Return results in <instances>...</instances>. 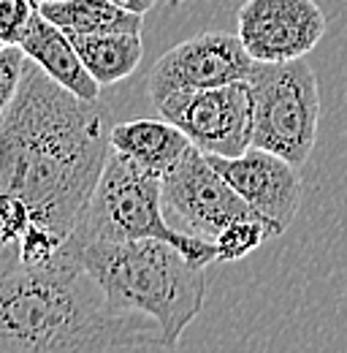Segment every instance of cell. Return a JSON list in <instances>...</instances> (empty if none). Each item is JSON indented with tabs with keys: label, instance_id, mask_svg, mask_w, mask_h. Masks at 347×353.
<instances>
[{
	"label": "cell",
	"instance_id": "obj_15",
	"mask_svg": "<svg viewBox=\"0 0 347 353\" xmlns=\"http://www.w3.org/2000/svg\"><path fill=\"white\" fill-rule=\"evenodd\" d=\"M269 236H271V231L260 218H239V221L228 223L212 239L217 250V261H222V264L242 261L250 253H255Z\"/></svg>",
	"mask_w": 347,
	"mask_h": 353
},
{
	"label": "cell",
	"instance_id": "obj_20",
	"mask_svg": "<svg viewBox=\"0 0 347 353\" xmlns=\"http://www.w3.org/2000/svg\"><path fill=\"white\" fill-rule=\"evenodd\" d=\"M171 3H187V0H171Z\"/></svg>",
	"mask_w": 347,
	"mask_h": 353
},
{
	"label": "cell",
	"instance_id": "obj_10",
	"mask_svg": "<svg viewBox=\"0 0 347 353\" xmlns=\"http://www.w3.org/2000/svg\"><path fill=\"white\" fill-rule=\"evenodd\" d=\"M207 158L225 176V182L263 218L271 236L288 231L302 204V179L296 163L260 147H247L242 155L233 158Z\"/></svg>",
	"mask_w": 347,
	"mask_h": 353
},
{
	"label": "cell",
	"instance_id": "obj_12",
	"mask_svg": "<svg viewBox=\"0 0 347 353\" xmlns=\"http://www.w3.org/2000/svg\"><path fill=\"white\" fill-rule=\"evenodd\" d=\"M109 141H112V150L128 155L130 161H136L147 172H155L158 176L169 174L185 158V152L193 147L187 133L169 123L166 117L117 123L112 125Z\"/></svg>",
	"mask_w": 347,
	"mask_h": 353
},
{
	"label": "cell",
	"instance_id": "obj_9",
	"mask_svg": "<svg viewBox=\"0 0 347 353\" xmlns=\"http://www.w3.org/2000/svg\"><path fill=\"white\" fill-rule=\"evenodd\" d=\"M236 36L255 63L306 57L326 36V14L315 0H244Z\"/></svg>",
	"mask_w": 347,
	"mask_h": 353
},
{
	"label": "cell",
	"instance_id": "obj_11",
	"mask_svg": "<svg viewBox=\"0 0 347 353\" xmlns=\"http://www.w3.org/2000/svg\"><path fill=\"white\" fill-rule=\"evenodd\" d=\"M19 46L28 54V60L36 63L57 85L76 92L79 98L101 101V85L85 68L71 36L63 28H57L54 22H49L39 8L33 11L25 36L19 39Z\"/></svg>",
	"mask_w": 347,
	"mask_h": 353
},
{
	"label": "cell",
	"instance_id": "obj_16",
	"mask_svg": "<svg viewBox=\"0 0 347 353\" xmlns=\"http://www.w3.org/2000/svg\"><path fill=\"white\" fill-rule=\"evenodd\" d=\"M25 65H28V54L19 44H6L0 49V123L19 92Z\"/></svg>",
	"mask_w": 347,
	"mask_h": 353
},
{
	"label": "cell",
	"instance_id": "obj_21",
	"mask_svg": "<svg viewBox=\"0 0 347 353\" xmlns=\"http://www.w3.org/2000/svg\"><path fill=\"white\" fill-rule=\"evenodd\" d=\"M3 46H6V41H3V39H0V49H3Z\"/></svg>",
	"mask_w": 347,
	"mask_h": 353
},
{
	"label": "cell",
	"instance_id": "obj_14",
	"mask_svg": "<svg viewBox=\"0 0 347 353\" xmlns=\"http://www.w3.org/2000/svg\"><path fill=\"white\" fill-rule=\"evenodd\" d=\"M43 17L65 33H141L144 17L112 0H43Z\"/></svg>",
	"mask_w": 347,
	"mask_h": 353
},
{
	"label": "cell",
	"instance_id": "obj_3",
	"mask_svg": "<svg viewBox=\"0 0 347 353\" xmlns=\"http://www.w3.org/2000/svg\"><path fill=\"white\" fill-rule=\"evenodd\" d=\"M79 259L109 307L158 321L166 348L198 318L207 302V266L193 264L166 239L90 242L63 248Z\"/></svg>",
	"mask_w": 347,
	"mask_h": 353
},
{
	"label": "cell",
	"instance_id": "obj_13",
	"mask_svg": "<svg viewBox=\"0 0 347 353\" xmlns=\"http://www.w3.org/2000/svg\"><path fill=\"white\" fill-rule=\"evenodd\" d=\"M68 36L85 68L101 88H112L133 77L144 57L141 33H90V36L68 33Z\"/></svg>",
	"mask_w": 347,
	"mask_h": 353
},
{
	"label": "cell",
	"instance_id": "obj_18",
	"mask_svg": "<svg viewBox=\"0 0 347 353\" xmlns=\"http://www.w3.org/2000/svg\"><path fill=\"white\" fill-rule=\"evenodd\" d=\"M112 3H117V6H123L125 11H133V14H147L149 8H155L158 6V0H112Z\"/></svg>",
	"mask_w": 347,
	"mask_h": 353
},
{
	"label": "cell",
	"instance_id": "obj_1",
	"mask_svg": "<svg viewBox=\"0 0 347 353\" xmlns=\"http://www.w3.org/2000/svg\"><path fill=\"white\" fill-rule=\"evenodd\" d=\"M101 101L57 85L28 60L0 123V272L57 259L112 152Z\"/></svg>",
	"mask_w": 347,
	"mask_h": 353
},
{
	"label": "cell",
	"instance_id": "obj_2",
	"mask_svg": "<svg viewBox=\"0 0 347 353\" xmlns=\"http://www.w3.org/2000/svg\"><path fill=\"white\" fill-rule=\"evenodd\" d=\"M141 348H166L158 321L109 307L74 253L0 272V353Z\"/></svg>",
	"mask_w": 347,
	"mask_h": 353
},
{
	"label": "cell",
	"instance_id": "obj_19",
	"mask_svg": "<svg viewBox=\"0 0 347 353\" xmlns=\"http://www.w3.org/2000/svg\"><path fill=\"white\" fill-rule=\"evenodd\" d=\"M30 3H33L36 8H41V3H43V0H30Z\"/></svg>",
	"mask_w": 347,
	"mask_h": 353
},
{
	"label": "cell",
	"instance_id": "obj_8",
	"mask_svg": "<svg viewBox=\"0 0 347 353\" xmlns=\"http://www.w3.org/2000/svg\"><path fill=\"white\" fill-rule=\"evenodd\" d=\"M163 204L182 221V231L204 239H215L239 218H260L198 147H190L171 172L163 174Z\"/></svg>",
	"mask_w": 347,
	"mask_h": 353
},
{
	"label": "cell",
	"instance_id": "obj_6",
	"mask_svg": "<svg viewBox=\"0 0 347 353\" xmlns=\"http://www.w3.org/2000/svg\"><path fill=\"white\" fill-rule=\"evenodd\" d=\"M155 109L207 155L233 158L253 147V90L247 79L220 88L182 90L155 103Z\"/></svg>",
	"mask_w": 347,
	"mask_h": 353
},
{
	"label": "cell",
	"instance_id": "obj_7",
	"mask_svg": "<svg viewBox=\"0 0 347 353\" xmlns=\"http://www.w3.org/2000/svg\"><path fill=\"white\" fill-rule=\"evenodd\" d=\"M255 60L233 33L209 30L179 41L160 54L149 71L147 90L152 103H160L182 90H207L250 79Z\"/></svg>",
	"mask_w": 347,
	"mask_h": 353
},
{
	"label": "cell",
	"instance_id": "obj_4",
	"mask_svg": "<svg viewBox=\"0 0 347 353\" xmlns=\"http://www.w3.org/2000/svg\"><path fill=\"white\" fill-rule=\"evenodd\" d=\"M163 207V176L147 172L128 155L112 150L65 248H82L90 242L166 239L193 264H215V242L169 225Z\"/></svg>",
	"mask_w": 347,
	"mask_h": 353
},
{
	"label": "cell",
	"instance_id": "obj_17",
	"mask_svg": "<svg viewBox=\"0 0 347 353\" xmlns=\"http://www.w3.org/2000/svg\"><path fill=\"white\" fill-rule=\"evenodd\" d=\"M33 11L36 6L30 0H0V39L6 44H19Z\"/></svg>",
	"mask_w": 347,
	"mask_h": 353
},
{
	"label": "cell",
	"instance_id": "obj_5",
	"mask_svg": "<svg viewBox=\"0 0 347 353\" xmlns=\"http://www.w3.org/2000/svg\"><path fill=\"white\" fill-rule=\"evenodd\" d=\"M253 90V147L304 166L317 141L320 92L315 68L299 57L285 63H255Z\"/></svg>",
	"mask_w": 347,
	"mask_h": 353
}]
</instances>
